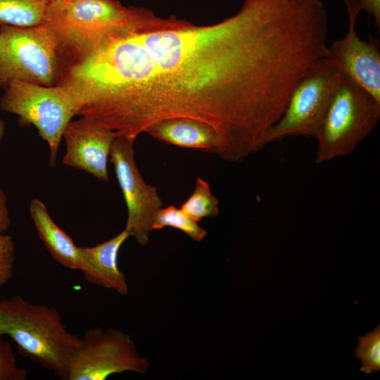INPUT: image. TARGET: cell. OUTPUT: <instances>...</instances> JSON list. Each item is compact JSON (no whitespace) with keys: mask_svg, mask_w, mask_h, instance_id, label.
I'll return each mask as SVG.
<instances>
[{"mask_svg":"<svg viewBox=\"0 0 380 380\" xmlns=\"http://www.w3.org/2000/svg\"><path fill=\"white\" fill-rule=\"evenodd\" d=\"M27 372L20 367L11 344L0 336V380H26Z\"/></svg>","mask_w":380,"mask_h":380,"instance_id":"cell-19","label":"cell"},{"mask_svg":"<svg viewBox=\"0 0 380 380\" xmlns=\"http://www.w3.org/2000/svg\"><path fill=\"white\" fill-rule=\"evenodd\" d=\"M380 102L341 72L316 137L315 162L322 163L353 153L374 129Z\"/></svg>","mask_w":380,"mask_h":380,"instance_id":"cell-4","label":"cell"},{"mask_svg":"<svg viewBox=\"0 0 380 380\" xmlns=\"http://www.w3.org/2000/svg\"><path fill=\"white\" fill-rule=\"evenodd\" d=\"M46 0H0V26L30 27L43 23Z\"/></svg>","mask_w":380,"mask_h":380,"instance_id":"cell-15","label":"cell"},{"mask_svg":"<svg viewBox=\"0 0 380 380\" xmlns=\"http://www.w3.org/2000/svg\"><path fill=\"white\" fill-rule=\"evenodd\" d=\"M29 210L38 236L51 256L61 265L80 270V247L54 222L45 204L38 198H33Z\"/></svg>","mask_w":380,"mask_h":380,"instance_id":"cell-14","label":"cell"},{"mask_svg":"<svg viewBox=\"0 0 380 380\" xmlns=\"http://www.w3.org/2000/svg\"><path fill=\"white\" fill-rule=\"evenodd\" d=\"M285 32L260 0L209 25L174 15L111 39L90 56L88 89L102 124L133 141L153 124L188 118L210 125L217 155H248L277 119L289 91Z\"/></svg>","mask_w":380,"mask_h":380,"instance_id":"cell-1","label":"cell"},{"mask_svg":"<svg viewBox=\"0 0 380 380\" xmlns=\"http://www.w3.org/2000/svg\"><path fill=\"white\" fill-rule=\"evenodd\" d=\"M126 230L91 247H80V270L85 279L93 284L113 289L125 296L129 291L124 274L118 267L119 251L129 238Z\"/></svg>","mask_w":380,"mask_h":380,"instance_id":"cell-12","label":"cell"},{"mask_svg":"<svg viewBox=\"0 0 380 380\" xmlns=\"http://www.w3.org/2000/svg\"><path fill=\"white\" fill-rule=\"evenodd\" d=\"M116 137L114 132L87 118L71 120L63 135L66 144L63 163L108 181V159Z\"/></svg>","mask_w":380,"mask_h":380,"instance_id":"cell-11","label":"cell"},{"mask_svg":"<svg viewBox=\"0 0 380 380\" xmlns=\"http://www.w3.org/2000/svg\"><path fill=\"white\" fill-rule=\"evenodd\" d=\"M134 142L117 137L110 156L127 208L124 229L139 244L146 246L149 241L153 215L163 206V201L157 188L146 184L141 177L134 160Z\"/></svg>","mask_w":380,"mask_h":380,"instance_id":"cell-9","label":"cell"},{"mask_svg":"<svg viewBox=\"0 0 380 380\" xmlns=\"http://www.w3.org/2000/svg\"><path fill=\"white\" fill-rule=\"evenodd\" d=\"M10 224L11 218L7 206V196L0 188V234H4Z\"/></svg>","mask_w":380,"mask_h":380,"instance_id":"cell-22","label":"cell"},{"mask_svg":"<svg viewBox=\"0 0 380 380\" xmlns=\"http://www.w3.org/2000/svg\"><path fill=\"white\" fill-rule=\"evenodd\" d=\"M15 260V246L13 238L0 234V286L6 284L12 278Z\"/></svg>","mask_w":380,"mask_h":380,"instance_id":"cell-20","label":"cell"},{"mask_svg":"<svg viewBox=\"0 0 380 380\" xmlns=\"http://www.w3.org/2000/svg\"><path fill=\"white\" fill-rule=\"evenodd\" d=\"M60 74L58 42L49 27L0 26V87L15 81L54 86Z\"/></svg>","mask_w":380,"mask_h":380,"instance_id":"cell-5","label":"cell"},{"mask_svg":"<svg viewBox=\"0 0 380 380\" xmlns=\"http://www.w3.org/2000/svg\"><path fill=\"white\" fill-rule=\"evenodd\" d=\"M219 201L212 194L208 182L198 177L194 191L182 204L181 210L196 222L214 217L219 213Z\"/></svg>","mask_w":380,"mask_h":380,"instance_id":"cell-17","label":"cell"},{"mask_svg":"<svg viewBox=\"0 0 380 380\" xmlns=\"http://www.w3.org/2000/svg\"><path fill=\"white\" fill-rule=\"evenodd\" d=\"M340 75L329 58L318 60L293 89L281 118L266 134L264 146L288 137L316 138Z\"/></svg>","mask_w":380,"mask_h":380,"instance_id":"cell-7","label":"cell"},{"mask_svg":"<svg viewBox=\"0 0 380 380\" xmlns=\"http://www.w3.org/2000/svg\"><path fill=\"white\" fill-rule=\"evenodd\" d=\"M165 20L144 8L117 0H57L49 3L43 24L56 35L61 75L103 43L132 30Z\"/></svg>","mask_w":380,"mask_h":380,"instance_id":"cell-2","label":"cell"},{"mask_svg":"<svg viewBox=\"0 0 380 380\" xmlns=\"http://www.w3.org/2000/svg\"><path fill=\"white\" fill-rule=\"evenodd\" d=\"M358 345L355 357L360 360V371L371 374L380 369V327H377L363 336L358 337Z\"/></svg>","mask_w":380,"mask_h":380,"instance_id":"cell-18","label":"cell"},{"mask_svg":"<svg viewBox=\"0 0 380 380\" xmlns=\"http://www.w3.org/2000/svg\"><path fill=\"white\" fill-rule=\"evenodd\" d=\"M0 108L33 125L49 146V163L54 167L63 132L75 110L70 92L62 84L46 87L11 82L0 98Z\"/></svg>","mask_w":380,"mask_h":380,"instance_id":"cell-6","label":"cell"},{"mask_svg":"<svg viewBox=\"0 0 380 380\" xmlns=\"http://www.w3.org/2000/svg\"><path fill=\"white\" fill-rule=\"evenodd\" d=\"M148 367L147 359L138 353L127 334L95 327L80 338L70 360L67 380H106L126 372L145 374Z\"/></svg>","mask_w":380,"mask_h":380,"instance_id":"cell-8","label":"cell"},{"mask_svg":"<svg viewBox=\"0 0 380 380\" xmlns=\"http://www.w3.org/2000/svg\"><path fill=\"white\" fill-rule=\"evenodd\" d=\"M5 131H6L5 122L0 116V144L2 141L3 138L4 137Z\"/></svg>","mask_w":380,"mask_h":380,"instance_id":"cell-23","label":"cell"},{"mask_svg":"<svg viewBox=\"0 0 380 380\" xmlns=\"http://www.w3.org/2000/svg\"><path fill=\"white\" fill-rule=\"evenodd\" d=\"M9 336L31 360L67 379L70 357L80 338L63 323L53 306L33 303L19 295L0 300V336Z\"/></svg>","mask_w":380,"mask_h":380,"instance_id":"cell-3","label":"cell"},{"mask_svg":"<svg viewBox=\"0 0 380 380\" xmlns=\"http://www.w3.org/2000/svg\"><path fill=\"white\" fill-rule=\"evenodd\" d=\"M362 11L372 14L374 18L375 25L380 30V0H355Z\"/></svg>","mask_w":380,"mask_h":380,"instance_id":"cell-21","label":"cell"},{"mask_svg":"<svg viewBox=\"0 0 380 380\" xmlns=\"http://www.w3.org/2000/svg\"><path fill=\"white\" fill-rule=\"evenodd\" d=\"M170 227L185 233L194 241H201L206 236V230L198 222L175 205L160 208L156 210L151 221V230Z\"/></svg>","mask_w":380,"mask_h":380,"instance_id":"cell-16","label":"cell"},{"mask_svg":"<svg viewBox=\"0 0 380 380\" xmlns=\"http://www.w3.org/2000/svg\"><path fill=\"white\" fill-rule=\"evenodd\" d=\"M46 1H48L49 3H51V2H53V1H57V0H46Z\"/></svg>","mask_w":380,"mask_h":380,"instance_id":"cell-24","label":"cell"},{"mask_svg":"<svg viewBox=\"0 0 380 380\" xmlns=\"http://www.w3.org/2000/svg\"><path fill=\"white\" fill-rule=\"evenodd\" d=\"M349 26L345 37L327 47L326 57L357 84L380 102V44L369 37L361 40L355 32V22L361 10L355 0H343Z\"/></svg>","mask_w":380,"mask_h":380,"instance_id":"cell-10","label":"cell"},{"mask_svg":"<svg viewBox=\"0 0 380 380\" xmlns=\"http://www.w3.org/2000/svg\"><path fill=\"white\" fill-rule=\"evenodd\" d=\"M149 135L170 144L196 148L217 154L219 138L208 124L191 118H176L157 122L145 131Z\"/></svg>","mask_w":380,"mask_h":380,"instance_id":"cell-13","label":"cell"}]
</instances>
